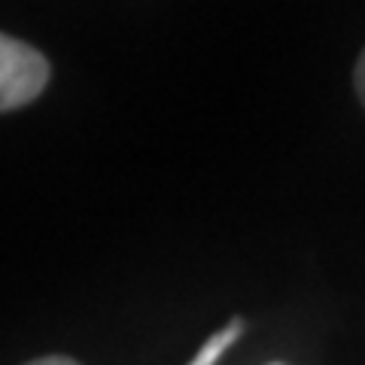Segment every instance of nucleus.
Returning <instances> with one entry per match:
<instances>
[{
	"label": "nucleus",
	"mask_w": 365,
	"mask_h": 365,
	"mask_svg": "<svg viewBox=\"0 0 365 365\" xmlns=\"http://www.w3.org/2000/svg\"><path fill=\"white\" fill-rule=\"evenodd\" d=\"M49 83V61L34 46L4 34L0 37V110L13 113L43 95Z\"/></svg>",
	"instance_id": "obj_1"
},
{
	"label": "nucleus",
	"mask_w": 365,
	"mask_h": 365,
	"mask_svg": "<svg viewBox=\"0 0 365 365\" xmlns=\"http://www.w3.org/2000/svg\"><path fill=\"white\" fill-rule=\"evenodd\" d=\"M241 332H244V319H232L225 329H220L213 338H207L201 344V350L192 356V362L189 365H216L220 362V356L235 344L237 338H241Z\"/></svg>",
	"instance_id": "obj_2"
},
{
	"label": "nucleus",
	"mask_w": 365,
	"mask_h": 365,
	"mask_svg": "<svg viewBox=\"0 0 365 365\" xmlns=\"http://www.w3.org/2000/svg\"><path fill=\"white\" fill-rule=\"evenodd\" d=\"M353 79H356V91H359V101L365 104V52L359 55V61H356V76H353Z\"/></svg>",
	"instance_id": "obj_3"
},
{
	"label": "nucleus",
	"mask_w": 365,
	"mask_h": 365,
	"mask_svg": "<svg viewBox=\"0 0 365 365\" xmlns=\"http://www.w3.org/2000/svg\"><path fill=\"white\" fill-rule=\"evenodd\" d=\"M28 365H79V362H73L71 356H43V359H34Z\"/></svg>",
	"instance_id": "obj_4"
},
{
	"label": "nucleus",
	"mask_w": 365,
	"mask_h": 365,
	"mask_svg": "<svg viewBox=\"0 0 365 365\" xmlns=\"http://www.w3.org/2000/svg\"><path fill=\"white\" fill-rule=\"evenodd\" d=\"M271 365H283V362H271Z\"/></svg>",
	"instance_id": "obj_5"
}]
</instances>
